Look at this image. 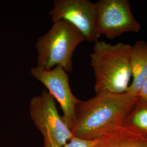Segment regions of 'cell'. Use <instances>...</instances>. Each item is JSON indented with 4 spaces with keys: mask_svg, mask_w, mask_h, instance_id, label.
<instances>
[{
    "mask_svg": "<svg viewBox=\"0 0 147 147\" xmlns=\"http://www.w3.org/2000/svg\"><path fill=\"white\" fill-rule=\"evenodd\" d=\"M138 99L127 93L101 92L88 100H80L70 131L74 136L84 140L104 137L124 124Z\"/></svg>",
    "mask_w": 147,
    "mask_h": 147,
    "instance_id": "cell-1",
    "label": "cell"
},
{
    "mask_svg": "<svg viewBox=\"0 0 147 147\" xmlns=\"http://www.w3.org/2000/svg\"><path fill=\"white\" fill-rule=\"evenodd\" d=\"M131 48V45L123 42L111 44L104 40L94 42L90 60L94 74L95 93L127 92L132 79Z\"/></svg>",
    "mask_w": 147,
    "mask_h": 147,
    "instance_id": "cell-2",
    "label": "cell"
},
{
    "mask_svg": "<svg viewBox=\"0 0 147 147\" xmlns=\"http://www.w3.org/2000/svg\"><path fill=\"white\" fill-rule=\"evenodd\" d=\"M84 41L81 32L68 22H53L50 29L36 42L37 67L50 70L60 66L67 73L72 72L74 53Z\"/></svg>",
    "mask_w": 147,
    "mask_h": 147,
    "instance_id": "cell-3",
    "label": "cell"
},
{
    "mask_svg": "<svg viewBox=\"0 0 147 147\" xmlns=\"http://www.w3.org/2000/svg\"><path fill=\"white\" fill-rule=\"evenodd\" d=\"M30 109L32 121L43 136L44 147H62L73 137L47 90L32 98Z\"/></svg>",
    "mask_w": 147,
    "mask_h": 147,
    "instance_id": "cell-4",
    "label": "cell"
},
{
    "mask_svg": "<svg viewBox=\"0 0 147 147\" xmlns=\"http://www.w3.org/2000/svg\"><path fill=\"white\" fill-rule=\"evenodd\" d=\"M96 27L100 34L113 39L127 32L137 33L141 25L127 0H99L95 3Z\"/></svg>",
    "mask_w": 147,
    "mask_h": 147,
    "instance_id": "cell-5",
    "label": "cell"
},
{
    "mask_svg": "<svg viewBox=\"0 0 147 147\" xmlns=\"http://www.w3.org/2000/svg\"><path fill=\"white\" fill-rule=\"evenodd\" d=\"M53 22L64 20L81 32L84 40L95 42L100 35L96 27L95 3L89 0H55L49 13Z\"/></svg>",
    "mask_w": 147,
    "mask_h": 147,
    "instance_id": "cell-6",
    "label": "cell"
},
{
    "mask_svg": "<svg viewBox=\"0 0 147 147\" xmlns=\"http://www.w3.org/2000/svg\"><path fill=\"white\" fill-rule=\"evenodd\" d=\"M32 76L42 84L62 109L63 120L69 129L73 125L75 107L80 101L73 94L69 84L68 73L60 67L45 70L38 67L30 70Z\"/></svg>",
    "mask_w": 147,
    "mask_h": 147,
    "instance_id": "cell-7",
    "label": "cell"
},
{
    "mask_svg": "<svg viewBox=\"0 0 147 147\" xmlns=\"http://www.w3.org/2000/svg\"><path fill=\"white\" fill-rule=\"evenodd\" d=\"M130 60L131 82L126 93L138 96L143 83L147 79V42L138 40L131 45Z\"/></svg>",
    "mask_w": 147,
    "mask_h": 147,
    "instance_id": "cell-8",
    "label": "cell"
},
{
    "mask_svg": "<svg viewBox=\"0 0 147 147\" xmlns=\"http://www.w3.org/2000/svg\"><path fill=\"white\" fill-rule=\"evenodd\" d=\"M94 147H147V135L123 124L104 137Z\"/></svg>",
    "mask_w": 147,
    "mask_h": 147,
    "instance_id": "cell-9",
    "label": "cell"
},
{
    "mask_svg": "<svg viewBox=\"0 0 147 147\" xmlns=\"http://www.w3.org/2000/svg\"><path fill=\"white\" fill-rule=\"evenodd\" d=\"M124 125L131 126L147 135V103L138 99L126 117Z\"/></svg>",
    "mask_w": 147,
    "mask_h": 147,
    "instance_id": "cell-10",
    "label": "cell"
},
{
    "mask_svg": "<svg viewBox=\"0 0 147 147\" xmlns=\"http://www.w3.org/2000/svg\"><path fill=\"white\" fill-rule=\"evenodd\" d=\"M102 138L103 137L96 140H87L73 136L62 147H94L101 141Z\"/></svg>",
    "mask_w": 147,
    "mask_h": 147,
    "instance_id": "cell-11",
    "label": "cell"
},
{
    "mask_svg": "<svg viewBox=\"0 0 147 147\" xmlns=\"http://www.w3.org/2000/svg\"><path fill=\"white\" fill-rule=\"evenodd\" d=\"M138 97L139 99L147 103V79L143 83L139 90Z\"/></svg>",
    "mask_w": 147,
    "mask_h": 147,
    "instance_id": "cell-12",
    "label": "cell"
}]
</instances>
